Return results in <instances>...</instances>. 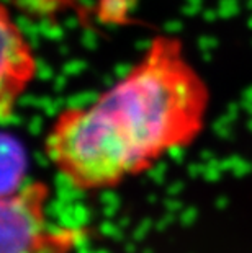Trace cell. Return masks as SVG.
<instances>
[{"mask_svg":"<svg viewBox=\"0 0 252 253\" xmlns=\"http://www.w3.org/2000/svg\"><path fill=\"white\" fill-rule=\"evenodd\" d=\"M210 105V87L182 40L160 33L95 98L59 111L43 150L72 190L108 191L194 144Z\"/></svg>","mask_w":252,"mask_h":253,"instance_id":"6da1fadb","label":"cell"},{"mask_svg":"<svg viewBox=\"0 0 252 253\" xmlns=\"http://www.w3.org/2000/svg\"><path fill=\"white\" fill-rule=\"evenodd\" d=\"M48 199L41 181L0 196V253H69L79 244L74 230L51 224Z\"/></svg>","mask_w":252,"mask_h":253,"instance_id":"7a4b0ae2","label":"cell"},{"mask_svg":"<svg viewBox=\"0 0 252 253\" xmlns=\"http://www.w3.org/2000/svg\"><path fill=\"white\" fill-rule=\"evenodd\" d=\"M38 72L40 62L33 44L8 5L0 0V123L13 115L33 87Z\"/></svg>","mask_w":252,"mask_h":253,"instance_id":"3957f363","label":"cell"},{"mask_svg":"<svg viewBox=\"0 0 252 253\" xmlns=\"http://www.w3.org/2000/svg\"><path fill=\"white\" fill-rule=\"evenodd\" d=\"M25 154L12 137L0 136V196L18 191L25 181Z\"/></svg>","mask_w":252,"mask_h":253,"instance_id":"277c9868","label":"cell"},{"mask_svg":"<svg viewBox=\"0 0 252 253\" xmlns=\"http://www.w3.org/2000/svg\"><path fill=\"white\" fill-rule=\"evenodd\" d=\"M80 0H18L20 7L31 17L54 20L76 8Z\"/></svg>","mask_w":252,"mask_h":253,"instance_id":"5b68a950","label":"cell"}]
</instances>
